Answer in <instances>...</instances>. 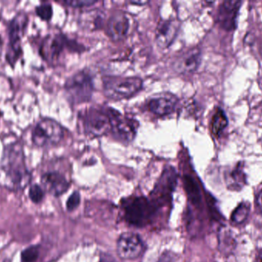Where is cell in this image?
<instances>
[{"label": "cell", "instance_id": "obj_30", "mask_svg": "<svg viewBox=\"0 0 262 262\" xmlns=\"http://www.w3.org/2000/svg\"><path fill=\"white\" fill-rule=\"evenodd\" d=\"M99 262H118L115 259L114 257H112V255H107V254H104V255H102L100 258Z\"/></svg>", "mask_w": 262, "mask_h": 262}, {"label": "cell", "instance_id": "obj_16", "mask_svg": "<svg viewBox=\"0 0 262 262\" xmlns=\"http://www.w3.org/2000/svg\"><path fill=\"white\" fill-rule=\"evenodd\" d=\"M41 183L45 191L56 197L67 192L69 188L66 177L58 172H46L41 176Z\"/></svg>", "mask_w": 262, "mask_h": 262}, {"label": "cell", "instance_id": "obj_17", "mask_svg": "<svg viewBox=\"0 0 262 262\" xmlns=\"http://www.w3.org/2000/svg\"><path fill=\"white\" fill-rule=\"evenodd\" d=\"M177 103V97L172 94L165 93L151 98L148 103V108L154 115L165 116L174 112Z\"/></svg>", "mask_w": 262, "mask_h": 262}, {"label": "cell", "instance_id": "obj_1", "mask_svg": "<svg viewBox=\"0 0 262 262\" xmlns=\"http://www.w3.org/2000/svg\"><path fill=\"white\" fill-rule=\"evenodd\" d=\"M2 166L11 183L18 189H23L30 182L31 175L26 167L24 150L18 142L10 143L4 148Z\"/></svg>", "mask_w": 262, "mask_h": 262}, {"label": "cell", "instance_id": "obj_2", "mask_svg": "<svg viewBox=\"0 0 262 262\" xmlns=\"http://www.w3.org/2000/svg\"><path fill=\"white\" fill-rule=\"evenodd\" d=\"M29 18L26 12H17L7 24L8 41L6 50V60L11 68L15 67L17 62L23 57L21 39L26 33Z\"/></svg>", "mask_w": 262, "mask_h": 262}, {"label": "cell", "instance_id": "obj_22", "mask_svg": "<svg viewBox=\"0 0 262 262\" xmlns=\"http://www.w3.org/2000/svg\"><path fill=\"white\" fill-rule=\"evenodd\" d=\"M251 206L247 201L240 203L232 212L230 220L232 224L242 225L248 219L250 214Z\"/></svg>", "mask_w": 262, "mask_h": 262}, {"label": "cell", "instance_id": "obj_26", "mask_svg": "<svg viewBox=\"0 0 262 262\" xmlns=\"http://www.w3.org/2000/svg\"><path fill=\"white\" fill-rule=\"evenodd\" d=\"M81 203V195L78 192H74L68 198L66 203V209L69 212L75 211Z\"/></svg>", "mask_w": 262, "mask_h": 262}, {"label": "cell", "instance_id": "obj_20", "mask_svg": "<svg viewBox=\"0 0 262 262\" xmlns=\"http://www.w3.org/2000/svg\"><path fill=\"white\" fill-rule=\"evenodd\" d=\"M183 183L189 199L193 204H200L202 200L201 192L195 179L189 175H185L183 178Z\"/></svg>", "mask_w": 262, "mask_h": 262}, {"label": "cell", "instance_id": "obj_21", "mask_svg": "<svg viewBox=\"0 0 262 262\" xmlns=\"http://www.w3.org/2000/svg\"><path fill=\"white\" fill-rule=\"evenodd\" d=\"M220 249L225 254H231L235 249L236 241L232 235L230 230L227 229H223L220 231Z\"/></svg>", "mask_w": 262, "mask_h": 262}, {"label": "cell", "instance_id": "obj_28", "mask_svg": "<svg viewBox=\"0 0 262 262\" xmlns=\"http://www.w3.org/2000/svg\"><path fill=\"white\" fill-rule=\"evenodd\" d=\"M175 261V256L172 254H171L170 252H165L164 254H163V255H161L160 259L157 261V262H174Z\"/></svg>", "mask_w": 262, "mask_h": 262}, {"label": "cell", "instance_id": "obj_23", "mask_svg": "<svg viewBox=\"0 0 262 262\" xmlns=\"http://www.w3.org/2000/svg\"><path fill=\"white\" fill-rule=\"evenodd\" d=\"M35 14L42 21L49 22L53 16V7L50 3H41L35 7Z\"/></svg>", "mask_w": 262, "mask_h": 262}, {"label": "cell", "instance_id": "obj_18", "mask_svg": "<svg viewBox=\"0 0 262 262\" xmlns=\"http://www.w3.org/2000/svg\"><path fill=\"white\" fill-rule=\"evenodd\" d=\"M228 189L234 192L241 191L247 184V175L245 172L243 162L237 163L232 169L226 172L225 175Z\"/></svg>", "mask_w": 262, "mask_h": 262}, {"label": "cell", "instance_id": "obj_14", "mask_svg": "<svg viewBox=\"0 0 262 262\" xmlns=\"http://www.w3.org/2000/svg\"><path fill=\"white\" fill-rule=\"evenodd\" d=\"M130 27L128 16L124 12H117L107 20L106 33L113 41H120L127 36Z\"/></svg>", "mask_w": 262, "mask_h": 262}, {"label": "cell", "instance_id": "obj_11", "mask_svg": "<svg viewBox=\"0 0 262 262\" xmlns=\"http://www.w3.org/2000/svg\"><path fill=\"white\" fill-rule=\"evenodd\" d=\"M202 62V52L199 48L185 49L172 63V69L177 73L189 75L197 71Z\"/></svg>", "mask_w": 262, "mask_h": 262}, {"label": "cell", "instance_id": "obj_34", "mask_svg": "<svg viewBox=\"0 0 262 262\" xmlns=\"http://www.w3.org/2000/svg\"><path fill=\"white\" fill-rule=\"evenodd\" d=\"M1 117H2V113H1V112H0V119H1Z\"/></svg>", "mask_w": 262, "mask_h": 262}, {"label": "cell", "instance_id": "obj_13", "mask_svg": "<svg viewBox=\"0 0 262 262\" xmlns=\"http://www.w3.org/2000/svg\"><path fill=\"white\" fill-rule=\"evenodd\" d=\"M180 23L177 18L161 20L156 30V43L161 49L169 47L180 32Z\"/></svg>", "mask_w": 262, "mask_h": 262}, {"label": "cell", "instance_id": "obj_9", "mask_svg": "<svg viewBox=\"0 0 262 262\" xmlns=\"http://www.w3.org/2000/svg\"><path fill=\"white\" fill-rule=\"evenodd\" d=\"M108 112L112 120V132L114 136L120 142L131 143L137 135L138 122L124 116L112 108L108 107Z\"/></svg>", "mask_w": 262, "mask_h": 262}, {"label": "cell", "instance_id": "obj_10", "mask_svg": "<svg viewBox=\"0 0 262 262\" xmlns=\"http://www.w3.org/2000/svg\"><path fill=\"white\" fill-rule=\"evenodd\" d=\"M144 251V244L140 237L134 232H124L117 243V253L125 261L138 258Z\"/></svg>", "mask_w": 262, "mask_h": 262}, {"label": "cell", "instance_id": "obj_7", "mask_svg": "<svg viewBox=\"0 0 262 262\" xmlns=\"http://www.w3.org/2000/svg\"><path fill=\"white\" fill-rule=\"evenodd\" d=\"M66 49L78 52L82 48H79V45L76 42L69 39L64 34H50L43 38L38 52L40 56L46 63L55 64L59 60Z\"/></svg>", "mask_w": 262, "mask_h": 262}, {"label": "cell", "instance_id": "obj_3", "mask_svg": "<svg viewBox=\"0 0 262 262\" xmlns=\"http://www.w3.org/2000/svg\"><path fill=\"white\" fill-rule=\"evenodd\" d=\"M143 87V81L137 76H105L103 89L106 97L113 100L130 98Z\"/></svg>", "mask_w": 262, "mask_h": 262}, {"label": "cell", "instance_id": "obj_27", "mask_svg": "<svg viewBox=\"0 0 262 262\" xmlns=\"http://www.w3.org/2000/svg\"><path fill=\"white\" fill-rule=\"evenodd\" d=\"M98 1L95 0H68L63 2V4L74 8L87 7V6H93Z\"/></svg>", "mask_w": 262, "mask_h": 262}, {"label": "cell", "instance_id": "obj_8", "mask_svg": "<svg viewBox=\"0 0 262 262\" xmlns=\"http://www.w3.org/2000/svg\"><path fill=\"white\" fill-rule=\"evenodd\" d=\"M83 128L87 135L100 137L112 132V120L108 107H92L82 116Z\"/></svg>", "mask_w": 262, "mask_h": 262}, {"label": "cell", "instance_id": "obj_25", "mask_svg": "<svg viewBox=\"0 0 262 262\" xmlns=\"http://www.w3.org/2000/svg\"><path fill=\"white\" fill-rule=\"evenodd\" d=\"M44 190L38 185H33L29 189V198L34 203H40L44 198Z\"/></svg>", "mask_w": 262, "mask_h": 262}, {"label": "cell", "instance_id": "obj_24", "mask_svg": "<svg viewBox=\"0 0 262 262\" xmlns=\"http://www.w3.org/2000/svg\"><path fill=\"white\" fill-rule=\"evenodd\" d=\"M39 256V248L38 246H30L21 252L23 262H35Z\"/></svg>", "mask_w": 262, "mask_h": 262}, {"label": "cell", "instance_id": "obj_4", "mask_svg": "<svg viewBox=\"0 0 262 262\" xmlns=\"http://www.w3.org/2000/svg\"><path fill=\"white\" fill-rule=\"evenodd\" d=\"M64 89L66 97L72 104L90 101L95 90L93 77L89 71H79L66 80Z\"/></svg>", "mask_w": 262, "mask_h": 262}, {"label": "cell", "instance_id": "obj_31", "mask_svg": "<svg viewBox=\"0 0 262 262\" xmlns=\"http://www.w3.org/2000/svg\"><path fill=\"white\" fill-rule=\"evenodd\" d=\"M256 262H262V249H260L257 253Z\"/></svg>", "mask_w": 262, "mask_h": 262}, {"label": "cell", "instance_id": "obj_15", "mask_svg": "<svg viewBox=\"0 0 262 262\" xmlns=\"http://www.w3.org/2000/svg\"><path fill=\"white\" fill-rule=\"evenodd\" d=\"M177 171L175 169L168 166L163 171L160 176V179L157 182L154 189V193L152 195L157 197V200H160L162 198L164 201H167L168 197L172 194V191L175 189L177 181Z\"/></svg>", "mask_w": 262, "mask_h": 262}, {"label": "cell", "instance_id": "obj_29", "mask_svg": "<svg viewBox=\"0 0 262 262\" xmlns=\"http://www.w3.org/2000/svg\"><path fill=\"white\" fill-rule=\"evenodd\" d=\"M256 207L258 209V212L262 214V189L260 191L259 193L257 195L256 201Z\"/></svg>", "mask_w": 262, "mask_h": 262}, {"label": "cell", "instance_id": "obj_12", "mask_svg": "<svg viewBox=\"0 0 262 262\" xmlns=\"http://www.w3.org/2000/svg\"><path fill=\"white\" fill-rule=\"evenodd\" d=\"M243 2L238 0H226L223 2L218 9L217 23L224 30L231 32L237 26V18Z\"/></svg>", "mask_w": 262, "mask_h": 262}, {"label": "cell", "instance_id": "obj_32", "mask_svg": "<svg viewBox=\"0 0 262 262\" xmlns=\"http://www.w3.org/2000/svg\"><path fill=\"white\" fill-rule=\"evenodd\" d=\"M3 39L0 35V58H1L2 53H3Z\"/></svg>", "mask_w": 262, "mask_h": 262}, {"label": "cell", "instance_id": "obj_19", "mask_svg": "<svg viewBox=\"0 0 262 262\" xmlns=\"http://www.w3.org/2000/svg\"><path fill=\"white\" fill-rule=\"evenodd\" d=\"M229 124L227 116L223 109L218 108L212 116L211 130L215 136H220Z\"/></svg>", "mask_w": 262, "mask_h": 262}, {"label": "cell", "instance_id": "obj_33", "mask_svg": "<svg viewBox=\"0 0 262 262\" xmlns=\"http://www.w3.org/2000/svg\"><path fill=\"white\" fill-rule=\"evenodd\" d=\"M130 3H132V4H135V5H144V4H146V3H148V2L135 1V2H130Z\"/></svg>", "mask_w": 262, "mask_h": 262}, {"label": "cell", "instance_id": "obj_6", "mask_svg": "<svg viewBox=\"0 0 262 262\" xmlns=\"http://www.w3.org/2000/svg\"><path fill=\"white\" fill-rule=\"evenodd\" d=\"M123 209L126 221L138 228L149 224L155 213V206L143 196L130 197L124 201Z\"/></svg>", "mask_w": 262, "mask_h": 262}, {"label": "cell", "instance_id": "obj_5", "mask_svg": "<svg viewBox=\"0 0 262 262\" xmlns=\"http://www.w3.org/2000/svg\"><path fill=\"white\" fill-rule=\"evenodd\" d=\"M64 135V128L56 120L43 118L32 129L31 138L36 147L48 148L59 144Z\"/></svg>", "mask_w": 262, "mask_h": 262}]
</instances>
